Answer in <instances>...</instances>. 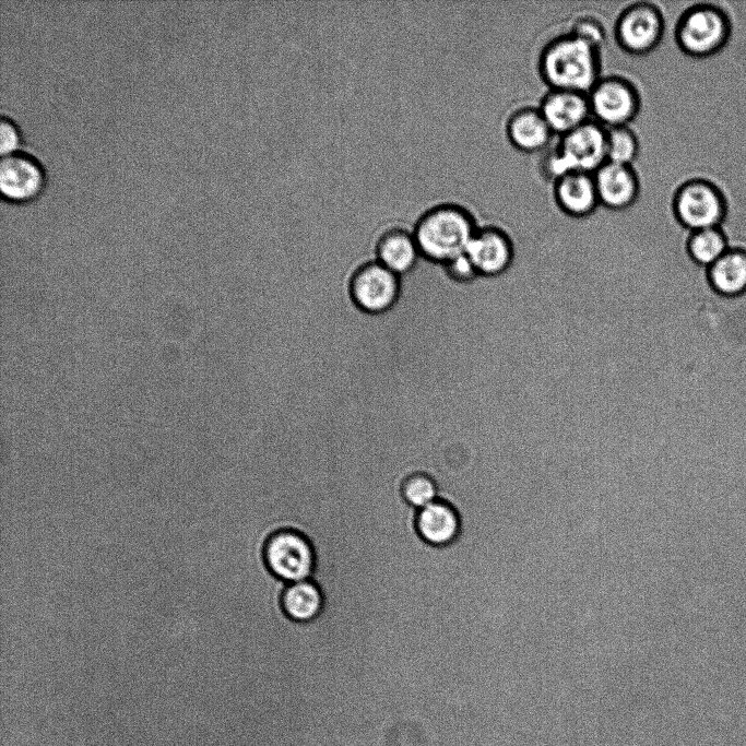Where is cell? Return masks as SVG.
Instances as JSON below:
<instances>
[{"label": "cell", "instance_id": "cell-1", "mask_svg": "<svg viewBox=\"0 0 746 746\" xmlns=\"http://www.w3.org/2000/svg\"><path fill=\"white\" fill-rule=\"evenodd\" d=\"M537 70L548 88L588 94L602 76L601 49L567 32L545 44Z\"/></svg>", "mask_w": 746, "mask_h": 746}, {"label": "cell", "instance_id": "cell-2", "mask_svg": "<svg viewBox=\"0 0 746 746\" xmlns=\"http://www.w3.org/2000/svg\"><path fill=\"white\" fill-rule=\"evenodd\" d=\"M479 227L464 205L442 202L428 208L412 230L421 257L441 267L462 256Z\"/></svg>", "mask_w": 746, "mask_h": 746}, {"label": "cell", "instance_id": "cell-3", "mask_svg": "<svg viewBox=\"0 0 746 746\" xmlns=\"http://www.w3.org/2000/svg\"><path fill=\"white\" fill-rule=\"evenodd\" d=\"M731 36V22L719 1H695L684 8L674 24L673 39L684 55L704 58L721 50Z\"/></svg>", "mask_w": 746, "mask_h": 746}, {"label": "cell", "instance_id": "cell-4", "mask_svg": "<svg viewBox=\"0 0 746 746\" xmlns=\"http://www.w3.org/2000/svg\"><path fill=\"white\" fill-rule=\"evenodd\" d=\"M606 159V128L590 119L558 137L542 159L543 176L554 182L568 173L593 174Z\"/></svg>", "mask_w": 746, "mask_h": 746}, {"label": "cell", "instance_id": "cell-5", "mask_svg": "<svg viewBox=\"0 0 746 746\" xmlns=\"http://www.w3.org/2000/svg\"><path fill=\"white\" fill-rule=\"evenodd\" d=\"M671 212L682 227L695 232L720 227L726 203L714 183L700 177H687L672 193Z\"/></svg>", "mask_w": 746, "mask_h": 746}, {"label": "cell", "instance_id": "cell-6", "mask_svg": "<svg viewBox=\"0 0 746 746\" xmlns=\"http://www.w3.org/2000/svg\"><path fill=\"white\" fill-rule=\"evenodd\" d=\"M591 117L605 127L629 126L640 113L641 95L629 79L609 74L601 76L588 93Z\"/></svg>", "mask_w": 746, "mask_h": 746}, {"label": "cell", "instance_id": "cell-7", "mask_svg": "<svg viewBox=\"0 0 746 746\" xmlns=\"http://www.w3.org/2000/svg\"><path fill=\"white\" fill-rule=\"evenodd\" d=\"M264 560L272 575L287 584L309 580L316 568L311 541L294 529H282L268 538Z\"/></svg>", "mask_w": 746, "mask_h": 746}, {"label": "cell", "instance_id": "cell-8", "mask_svg": "<svg viewBox=\"0 0 746 746\" xmlns=\"http://www.w3.org/2000/svg\"><path fill=\"white\" fill-rule=\"evenodd\" d=\"M666 31L664 14L655 3L633 2L617 16L614 24V38L625 52L644 56L655 50Z\"/></svg>", "mask_w": 746, "mask_h": 746}, {"label": "cell", "instance_id": "cell-9", "mask_svg": "<svg viewBox=\"0 0 746 746\" xmlns=\"http://www.w3.org/2000/svg\"><path fill=\"white\" fill-rule=\"evenodd\" d=\"M47 185V167L34 152L22 147L1 155L0 194L5 202H33L44 193Z\"/></svg>", "mask_w": 746, "mask_h": 746}, {"label": "cell", "instance_id": "cell-10", "mask_svg": "<svg viewBox=\"0 0 746 746\" xmlns=\"http://www.w3.org/2000/svg\"><path fill=\"white\" fill-rule=\"evenodd\" d=\"M348 293L354 305L369 315L389 311L398 303L401 293L400 276L377 260L360 264L348 282Z\"/></svg>", "mask_w": 746, "mask_h": 746}, {"label": "cell", "instance_id": "cell-11", "mask_svg": "<svg viewBox=\"0 0 746 746\" xmlns=\"http://www.w3.org/2000/svg\"><path fill=\"white\" fill-rule=\"evenodd\" d=\"M465 253L479 276H499L512 267L516 244L511 233L502 226L479 225Z\"/></svg>", "mask_w": 746, "mask_h": 746}, {"label": "cell", "instance_id": "cell-12", "mask_svg": "<svg viewBox=\"0 0 746 746\" xmlns=\"http://www.w3.org/2000/svg\"><path fill=\"white\" fill-rule=\"evenodd\" d=\"M538 109L558 137L592 119L588 94L576 91L548 88L541 98Z\"/></svg>", "mask_w": 746, "mask_h": 746}, {"label": "cell", "instance_id": "cell-13", "mask_svg": "<svg viewBox=\"0 0 746 746\" xmlns=\"http://www.w3.org/2000/svg\"><path fill=\"white\" fill-rule=\"evenodd\" d=\"M593 177L600 204L612 211H624L639 198L640 179L633 166L605 162Z\"/></svg>", "mask_w": 746, "mask_h": 746}, {"label": "cell", "instance_id": "cell-14", "mask_svg": "<svg viewBox=\"0 0 746 746\" xmlns=\"http://www.w3.org/2000/svg\"><path fill=\"white\" fill-rule=\"evenodd\" d=\"M553 198L561 213L571 218H587L595 213L600 200L593 174L568 173L553 182Z\"/></svg>", "mask_w": 746, "mask_h": 746}, {"label": "cell", "instance_id": "cell-15", "mask_svg": "<svg viewBox=\"0 0 746 746\" xmlns=\"http://www.w3.org/2000/svg\"><path fill=\"white\" fill-rule=\"evenodd\" d=\"M463 529L460 511L451 502L437 499L417 510L416 530L427 544L443 547L453 544Z\"/></svg>", "mask_w": 746, "mask_h": 746}, {"label": "cell", "instance_id": "cell-16", "mask_svg": "<svg viewBox=\"0 0 746 746\" xmlns=\"http://www.w3.org/2000/svg\"><path fill=\"white\" fill-rule=\"evenodd\" d=\"M505 132L516 150L529 154L546 150L555 135L538 107L532 106L514 109L506 120Z\"/></svg>", "mask_w": 746, "mask_h": 746}, {"label": "cell", "instance_id": "cell-17", "mask_svg": "<svg viewBox=\"0 0 746 746\" xmlns=\"http://www.w3.org/2000/svg\"><path fill=\"white\" fill-rule=\"evenodd\" d=\"M375 251L376 260L399 276L411 272L421 257L413 233L401 227L383 232Z\"/></svg>", "mask_w": 746, "mask_h": 746}, {"label": "cell", "instance_id": "cell-18", "mask_svg": "<svg viewBox=\"0 0 746 746\" xmlns=\"http://www.w3.org/2000/svg\"><path fill=\"white\" fill-rule=\"evenodd\" d=\"M323 606L322 590L312 579L289 583L283 591L282 607L294 621H312L321 614Z\"/></svg>", "mask_w": 746, "mask_h": 746}, {"label": "cell", "instance_id": "cell-19", "mask_svg": "<svg viewBox=\"0 0 746 746\" xmlns=\"http://www.w3.org/2000/svg\"><path fill=\"white\" fill-rule=\"evenodd\" d=\"M712 287L721 295L734 297L746 292V252L729 250L708 268Z\"/></svg>", "mask_w": 746, "mask_h": 746}, {"label": "cell", "instance_id": "cell-20", "mask_svg": "<svg viewBox=\"0 0 746 746\" xmlns=\"http://www.w3.org/2000/svg\"><path fill=\"white\" fill-rule=\"evenodd\" d=\"M686 248L692 261L709 268L729 250V244L721 228L713 227L690 232Z\"/></svg>", "mask_w": 746, "mask_h": 746}, {"label": "cell", "instance_id": "cell-21", "mask_svg": "<svg viewBox=\"0 0 746 746\" xmlns=\"http://www.w3.org/2000/svg\"><path fill=\"white\" fill-rule=\"evenodd\" d=\"M639 152V139L629 126L606 129L607 162L632 166Z\"/></svg>", "mask_w": 746, "mask_h": 746}, {"label": "cell", "instance_id": "cell-22", "mask_svg": "<svg viewBox=\"0 0 746 746\" xmlns=\"http://www.w3.org/2000/svg\"><path fill=\"white\" fill-rule=\"evenodd\" d=\"M402 496L411 507L419 510L440 498L439 484L430 473L415 472L403 482Z\"/></svg>", "mask_w": 746, "mask_h": 746}, {"label": "cell", "instance_id": "cell-23", "mask_svg": "<svg viewBox=\"0 0 746 746\" xmlns=\"http://www.w3.org/2000/svg\"><path fill=\"white\" fill-rule=\"evenodd\" d=\"M568 32L600 49L606 39L604 25L599 19L591 15L576 17Z\"/></svg>", "mask_w": 746, "mask_h": 746}, {"label": "cell", "instance_id": "cell-24", "mask_svg": "<svg viewBox=\"0 0 746 746\" xmlns=\"http://www.w3.org/2000/svg\"><path fill=\"white\" fill-rule=\"evenodd\" d=\"M23 147V130L10 114L0 116V153L7 154Z\"/></svg>", "mask_w": 746, "mask_h": 746}, {"label": "cell", "instance_id": "cell-25", "mask_svg": "<svg viewBox=\"0 0 746 746\" xmlns=\"http://www.w3.org/2000/svg\"><path fill=\"white\" fill-rule=\"evenodd\" d=\"M442 268L446 277L453 284L466 285L479 277L466 253L449 261Z\"/></svg>", "mask_w": 746, "mask_h": 746}, {"label": "cell", "instance_id": "cell-26", "mask_svg": "<svg viewBox=\"0 0 746 746\" xmlns=\"http://www.w3.org/2000/svg\"><path fill=\"white\" fill-rule=\"evenodd\" d=\"M707 269H708V268H707ZM707 269H706L699 276H701V275L707 271ZM699 279H700V277H698L697 281H698ZM697 281H696V283H697ZM696 283H695V285H696ZM695 285H694V288H695ZM694 288H692V291H694ZM691 293H692V292H691ZM690 295H691V294H690ZM689 298H690V296H689ZM689 298H688V303H689ZM688 303H687V307H688ZM686 316H687V308H686ZM685 328H686V317H685ZM684 338H685V336H684ZM684 344H685V340H684ZM684 379H685V348H684Z\"/></svg>", "mask_w": 746, "mask_h": 746}]
</instances>
